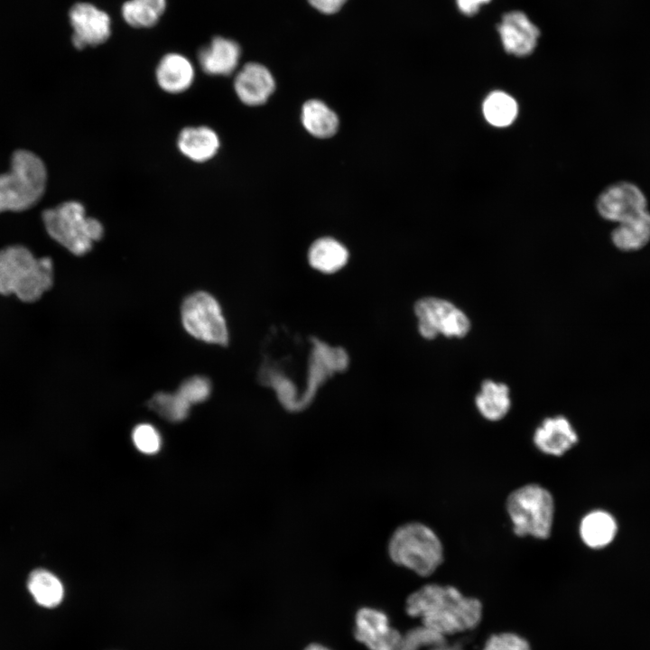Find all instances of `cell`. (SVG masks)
<instances>
[{"mask_svg":"<svg viewBox=\"0 0 650 650\" xmlns=\"http://www.w3.org/2000/svg\"><path fill=\"white\" fill-rule=\"evenodd\" d=\"M404 608L422 627L443 637L471 631L483 618V604L478 599L465 596L456 587L437 583L413 591Z\"/></svg>","mask_w":650,"mask_h":650,"instance_id":"obj_1","label":"cell"},{"mask_svg":"<svg viewBox=\"0 0 650 650\" xmlns=\"http://www.w3.org/2000/svg\"><path fill=\"white\" fill-rule=\"evenodd\" d=\"M53 265L49 257H35L24 246L0 251V293H14L23 302H34L51 288Z\"/></svg>","mask_w":650,"mask_h":650,"instance_id":"obj_2","label":"cell"},{"mask_svg":"<svg viewBox=\"0 0 650 650\" xmlns=\"http://www.w3.org/2000/svg\"><path fill=\"white\" fill-rule=\"evenodd\" d=\"M386 554L396 566L421 577L432 575L443 561L441 540L432 528L418 521L394 529L386 543Z\"/></svg>","mask_w":650,"mask_h":650,"instance_id":"obj_3","label":"cell"},{"mask_svg":"<svg viewBox=\"0 0 650 650\" xmlns=\"http://www.w3.org/2000/svg\"><path fill=\"white\" fill-rule=\"evenodd\" d=\"M47 172L42 161L33 153H14L11 169L0 174V212L22 211L35 204L42 196Z\"/></svg>","mask_w":650,"mask_h":650,"instance_id":"obj_4","label":"cell"},{"mask_svg":"<svg viewBox=\"0 0 650 650\" xmlns=\"http://www.w3.org/2000/svg\"><path fill=\"white\" fill-rule=\"evenodd\" d=\"M42 219L48 234L76 255L88 253L104 234L102 224L88 217L78 201H66L46 209Z\"/></svg>","mask_w":650,"mask_h":650,"instance_id":"obj_5","label":"cell"},{"mask_svg":"<svg viewBox=\"0 0 650 650\" xmlns=\"http://www.w3.org/2000/svg\"><path fill=\"white\" fill-rule=\"evenodd\" d=\"M506 510L516 535L538 539L550 536L554 503L552 496L544 488L528 484L514 490L506 499Z\"/></svg>","mask_w":650,"mask_h":650,"instance_id":"obj_6","label":"cell"},{"mask_svg":"<svg viewBox=\"0 0 650 650\" xmlns=\"http://www.w3.org/2000/svg\"><path fill=\"white\" fill-rule=\"evenodd\" d=\"M181 321L192 337L212 344L227 345V324L218 301L206 292H196L181 305Z\"/></svg>","mask_w":650,"mask_h":650,"instance_id":"obj_7","label":"cell"},{"mask_svg":"<svg viewBox=\"0 0 650 650\" xmlns=\"http://www.w3.org/2000/svg\"><path fill=\"white\" fill-rule=\"evenodd\" d=\"M420 335L426 339L438 335L463 338L470 330L466 313L452 302L437 297H424L414 304Z\"/></svg>","mask_w":650,"mask_h":650,"instance_id":"obj_8","label":"cell"},{"mask_svg":"<svg viewBox=\"0 0 650 650\" xmlns=\"http://www.w3.org/2000/svg\"><path fill=\"white\" fill-rule=\"evenodd\" d=\"M354 636L368 650H398L404 636L377 608L362 607L355 615Z\"/></svg>","mask_w":650,"mask_h":650,"instance_id":"obj_9","label":"cell"},{"mask_svg":"<svg viewBox=\"0 0 650 650\" xmlns=\"http://www.w3.org/2000/svg\"><path fill=\"white\" fill-rule=\"evenodd\" d=\"M647 200L643 191L634 183L618 181L606 188L599 196L596 207L599 215L620 223L646 209Z\"/></svg>","mask_w":650,"mask_h":650,"instance_id":"obj_10","label":"cell"},{"mask_svg":"<svg viewBox=\"0 0 650 650\" xmlns=\"http://www.w3.org/2000/svg\"><path fill=\"white\" fill-rule=\"evenodd\" d=\"M72 43L78 50L104 43L110 36L109 15L89 3L74 5L69 14Z\"/></svg>","mask_w":650,"mask_h":650,"instance_id":"obj_11","label":"cell"},{"mask_svg":"<svg viewBox=\"0 0 650 650\" xmlns=\"http://www.w3.org/2000/svg\"><path fill=\"white\" fill-rule=\"evenodd\" d=\"M498 32L505 50L515 56L530 54L540 34L538 28L520 11L506 14L498 25Z\"/></svg>","mask_w":650,"mask_h":650,"instance_id":"obj_12","label":"cell"},{"mask_svg":"<svg viewBox=\"0 0 650 650\" xmlns=\"http://www.w3.org/2000/svg\"><path fill=\"white\" fill-rule=\"evenodd\" d=\"M275 88L274 77L260 63L246 64L237 74L234 88L239 99L248 106L265 103Z\"/></svg>","mask_w":650,"mask_h":650,"instance_id":"obj_13","label":"cell"},{"mask_svg":"<svg viewBox=\"0 0 650 650\" xmlns=\"http://www.w3.org/2000/svg\"><path fill=\"white\" fill-rule=\"evenodd\" d=\"M578 441L571 422L562 415L548 417L536 428L534 445L543 453L562 456Z\"/></svg>","mask_w":650,"mask_h":650,"instance_id":"obj_14","label":"cell"},{"mask_svg":"<svg viewBox=\"0 0 650 650\" xmlns=\"http://www.w3.org/2000/svg\"><path fill=\"white\" fill-rule=\"evenodd\" d=\"M241 50L233 40L217 36L198 54L202 70L209 75H228L237 68Z\"/></svg>","mask_w":650,"mask_h":650,"instance_id":"obj_15","label":"cell"},{"mask_svg":"<svg viewBox=\"0 0 650 650\" xmlns=\"http://www.w3.org/2000/svg\"><path fill=\"white\" fill-rule=\"evenodd\" d=\"M155 76L162 89L171 94H179L191 86L195 72L192 63L186 57L179 53H168L160 60Z\"/></svg>","mask_w":650,"mask_h":650,"instance_id":"obj_16","label":"cell"},{"mask_svg":"<svg viewBox=\"0 0 650 650\" xmlns=\"http://www.w3.org/2000/svg\"><path fill=\"white\" fill-rule=\"evenodd\" d=\"M180 152L190 160L203 162L213 158L220 143L217 133L208 126H190L182 129L178 136Z\"/></svg>","mask_w":650,"mask_h":650,"instance_id":"obj_17","label":"cell"},{"mask_svg":"<svg viewBox=\"0 0 650 650\" xmlns=\"http://www.w3.org/2000/svg\"><path fill=\"white\" fill-rule=\"evenodd\" d=\"M618 224L611 232V240L620 251H637L649 243L650 212L647 209Z\"/></svg>","mask_w":650,"mask_h":650,"instance_id":"obj_18","label":"cell"},{"mask_svg":"<svg viewBox=\"0 0 650 650\" xmlns=\"http://www.w3.org/2000/svg\"><path fill=\"white\" fill-rule=\"evenodd\" d=\"M475 404L480 414L488 421H498L506 416L511 406L510 391L504 383L491 379L482 382Z\"/></svg>","mask_w":650,"mask_h":650,"instance_id":"obj_19","label":"cell"},{"mask_svg":"<svg viewBox=\"0 0 650 650\" xmlns=\"http://www.w3.org/2000/svg\"><path fill=\"white\" fill-rule=\"evenodd\" d=\"M308 259L313 268L325 274H332L347 264L348 252L336 239L322 237L311 246Z\"/></svg>","mask_w":650,"mask_h":650,"instance_id":"obj_20","label":"cell"},{"mask_svg":"<svg viewBox=\"0 0 650 650\" xmlns=\"http://www.w3.org/2000/svg\"><path fill=\"white\" fill-rule=\"evenodd\" d=\"M617 524L611 515L605 511H593L580 522V534L590 548H602L612 542L616 535Z\"/></svg>","mask_w":650,"mask_h":650,"instance_id":"obj_21","label":"cell"},{"mask_svg":"<svg viewBox=\"0 0 650 650\" xmlns=\"http://www.w3.org/2000/svg\"><path fill=\"white\" fill-rule=\"evenodd\" d=\"M302 122L305 129L316 137L333 135L339 126L337 115L323 102L308 100L302 109Z\"/></svg>","mask_w":650,"mask_h":650,"instance_id":"obj_22","label":"cell"},{"mask_svg":"<svg viewBox=\"0 0 650 650\" xmlns=\"http://www.w3.org/2000/svg\"><path fill=\"white\" fill-rule=\"evenodd\" d=\"M27 587L35 602L44 608L57 607L64 597L61 581L47 570L37 569L32 571Z\"/></svg>","mask_w":650,"mask_h":650,"instance_id":"obj_23","label":"cell"},{"mask_svg":"<svg viewBox=\"0 0 650 650\" xmlns=\"http://www.w3.org/2000/svg\"><path fill=\"white\" fill-rule=\"evenodd\" d=\"M166 8V0H128L122 6L124 20L135 28L156 24Z\"/></svg>","mask_w":650,"mask_h":650,"instance_id":"obj_24","label":"cell"},{"mask_svg":"<svg viewBox=\"0 0 650 650\" xmlns=\"http://www.w3.org/2000/svg\"><path fill=\"white\" fill-rule=\"evenodd\" d=\"M483 115L486 120L497 127L511 125L515 119L518 107L515 100L503 91L491 92L483 102Z\"/></svg>","mask_w":650,"mask_h":650,"instance_id":"obj_25","label":"cell"},{"mask_svg":"<svg viewBox=\"0 0 650 650\" xmlns=\"http://www.w3.org/2000/svg\"><path fill=\"white\" fill-rule=\"evenodd\" d=\"M147 405L161 417L172 422L186 419L190 408V404L177 392L156 393L148 401Z\"/></svg>","mask_w":650,"mask_h":650,"instance_id":"obj_26","label":"cell"},{"mask_svg":"<svg viewBox=\"0 0 650 650\" xmlns=\"http://www.w3.org/2000/svg\"><path fill=\"white\" fill-rule=\"evenodd\" d=\"M482 650H533L529 641L523 636L509 631L490 635Z\"/></svg>","mask_w":650,"mask_h":650,"instance_id":"obj_27","label":"cell"},{"mask_svg":"<svg viewBox=\"0 0 650 650\" xmlns=\"http://www.w3.org/2000/svg\"><path fill=\"white\" fill-rule=\"evenodd\" d=\"M211 392L210 381L201 376H194L184 380L177 390L190 405L208 399Z\"/></svg>","mask_w":650,"mask_h":650,"instance_id":"obj_28","label":"cell"},{"mask_svg":"<svg viewBox=\"0 0 650 650\" xmlns=\"http://www.w3.org/2000/svg\"><path fill=\"white\" fill-rule=\"evenodd\" d=\"M133 441L138 450L145 454L156 453L161 447L158 431L151 424L142 423L133 431Z\"/></svg>","mask_w":650,"mask_h":650,"instance_id":"obj_29","label":"cell"},{"mask_svg":"<svg viewBox=\"0 0 650 650\" xmlns=\"http://www.w3.org/2000/svg\"><path fill=\"white\" fill-rule=\"evenodd\" d=\"M347 0H308L310 5L322 14L337 13Z\"/></svg>","mask_w":650,"mask_h":650,"instance_id":"obj_30","label":"cell"},{"mask_svg":"<svg viewBox=\"0 0 650 650\" xmlns=\"http://www.w3.org/2000/svg\"><path fill=\"white\" fill-rule=\"evenodd\" d=\"M488 2L490 0H456L460 11L466 15L475 14L482 5Z\"/></svg>","mask_w":650,"mask_h":650,"instance_id":"obj_31","label":"cell"},{"mask_svg":"<svg viewBox=\"0 0 650 650\" xmlns=\"http://www.w3.org/2000/svg\"><path fill=\"white\" fill-rule=\"evenodd\" d=\"M303 650H331V649L320 643H311V644L308 645Z\"/></svg>","mask_w":650,"mask_h":650,"instance_id":"obj_32","label":"cell"},{"mask_svg":"<svg viewBox=\"0 0 650 650\" xmlns=\"http://www.w3.org/2000/svg\"><path fill=\"white\" fill-rule=\"evenodd\" d=\"M429 650H462L455 645H447L446 643L432 646Z\"/></svg>","mask_w":650,"mask_h":650,"instance_id":"obj_33","label":"cell"}]
</instances>
